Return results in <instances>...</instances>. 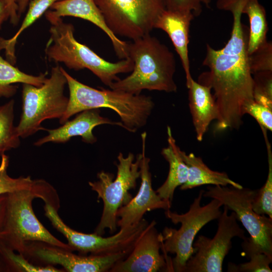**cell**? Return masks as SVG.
I'll list each match as a JSON object with an SVG mask.
<instances>
[{
	"label": "cell",
	"instance_id": "29",
	"mask_svg": "<svg viewBox=\"0 0 272 272\" xmlns=\"http://www.w3.org/2000/svg\"><path fill=\"white\" fill-rule=\"evenodd\" d=\"M265 141L268 164V171L264 184L257 189L252 204L255 213L260 215H267L272 219V153L268 141L266 131H262Z\"/></svg>",
	"mask_w": 272,
	"mask_h": 272
},
{
	"label": "cell",
	"instance_id": "15",
	"mask_svg": "<svg viewBox=\"0 0 272 272\" xmlns=\"http://www.w3.org/2000/svg\"><path fill=\"white\" fill-rule=\"evenodd\" d=\"M147 133L142 135V158L140 164L141 183L137 195L117 212V226L120 228L135 225L149 211L157 209L169 210L171 202L162 199L155 191L152 184L150 172V159L146 156Z\"/></svg>",
	"mask_w": 272,
	"mask_h": 272
},
{
	"label": "cell",
	"instance_id": "2",
	"mask_svg": "<svg viewBox=\"0 0 272 272\" xmlns=\"http://www.w3.org/2000/svg\"><path fill=\"white\" fill-rule=\"evenodd\" d=\"M127 48L133 63L131 74L113 82L111 89L135 95L143 90L177 91L175 56L166 45L149 34L128 42Z\"/></svg>",
	"mask_w": 272,
	"mask_h": 272
},
{
	"label": "cell",
	"instance_id": "10",
	"mask_svg": "<svg viewBox=\"0 0 272 272\" xmlns=\"http://www.w3.org/2000/svg\"><path fill=\"white\" fill-rule=\"evenodd\" d=\"M44 210L46 217L65 237L73 251L84 255H107L130 249L149 224L143 218L135 225L120 228L112 236L103 237L95 233L87 234L72 229L59 217L58 210L49 203H45Z\"/></svg>",
	"mask_w": 272,
	"mask_h": 272
},
{
	"label": "cell",
	"instance_id": "13",
	"mask_svg": "<svg viewBox=\"0 0 272 272\" xmlns=\"http://www.w3.org/2000/svg\"><path fill=\"white\" fill-rule=\"evenodd\" d=\"M132 247L107 255L76 254L72 251L42 242H30L23 253L29 260L39 265H59L68 272H109L118 262L124 259Z\"/></svg>",
	"mask_w": 272,
	"mask_h": 272
},
{
	"label": "cell",
	"instance_id": "36",
	"mask_svg": "<svg viewBox=\"0 0 272 272\" xmlns=\"http://www.w3.org/2000/svg\"><path fill=\"white\" fill-rule=\"evenodd\" d=\"M30 0H16L17 6V12L19 17L26 10V7L29 4Z\"/></svg>",
	"mask_w": 272,
	"mask_h": 272
},
{
	"label": "cell",
	"instance_id": "14",
	"mask_svg": "<svg viewBox=\"0 0 272 272\" xmlns=\"http://www.w3.org/2000/svg\"><path fill=\"white\" fill-rule=\"evenodd\" d=\"M155 221L147 226L135 241L131 252L116 263L109 272L173 271L172 259L160 253L162 233H159Z\"/></svg>",
	"mask_w": 272,
	"mask_h": 272
},
{
	"label": "cell",
	"instance_id": "30",
	"mask_svg": "<svg viewBox=\"0 0 272 272\" xmlns=\"http://www.w3.org/2000/svg\"><path fill=\"white\" fill-rule=\"evenodd\" d=\"M254 101L272 108V72L253 74Z\"/></svg>",
	"mask_w": 272,
	"mask_h": 272
},
{
	"label": "cell",
	"instance_id": "21",
	"mask_svg": "<svg viewBox=\"0 0 272 272\" xmlns=\"http://www.w3.org/2000/svg\"><path fill=\"white\" fill-rule=\"evenodd\" d=\"M168 146L162 149L161 154L169 164L168 174L165 181L156 190L163 200L172 203L175 189L187 180V167L181 157L179 148L176 144L170 126H167Z\"/></svg>",
	"mask_w": 272,
	"mask_h": 272
},
{
	"label": "cell",
	"instance_id": "24",
	"mask_svg": "<svg viewBox=\"0 0 272 272\" xmlns=\"http://www.w3.org/2000/svg\"><path fill=\"white\" fill-rule=\"evenodd\" d=\"M243 254L249 259L248 262L236 264L229 262L228 271L230 272H271L269 265L272 258L266 255L261 248L250 237L243 239L241 243Z\"/></svg>",
	"mask_w": 272,
	"mask_h": 272
},
{
	"label": "cell",
	"instance_id": "33",
	"mask_svg": "<svg viewBox=\"0 0 272 272\" xmlns=\"http://www.w3.org/2000/svg\"><path fill=\"white\" fill-rule=\"evenodd\" d=\"M244 113L252 116L260 127L272 131V108L253 100L244 107Z\"/></svg>",
	"mask_w": 272,
	"mask_h": 272
},
{
	"label": "cell",
	"instance_id": "22",
	"mask_svg": "<svg viewBox=\"0 0 272 272\" xmlns=\"http://www.w3.org/2000/svg\"><path fill=\"white\" fill-rule=\"evenodd\" d=\"M242 13L247 15L249 22L247 47L249 55L267 41L266 11L258 0H248Z\"/></svg>",
	"mask_w": 272,
	"mask_h": 272
},
{
	"label": "cell",
	"instance_id": "3",
	"mask_svg": "<svg viewBox=\"0 0 272 272\" xmlns=\"http://www.w3.org/2000/svg\"><path fill=\"white\" fill-rule=\"evenodd\" d=\"M61 70L66 79L70 96L66 109L59 119L60 124L83 111L106 108L118 115L123 128L130 132H137L146 124L155 105L151 97L94 89L79 82L61 67Z\"/></svg>",
	"mask_w": 272,
	"mask_h": 272
},
{
	"label": "cell",
	"instance_id": "34",
	"mask_svg": "<svg viewBox=\"0 0 272 272\" xmlns=\"http://www.w3.org/2000/svg\"><path fill=\"white\" fill-rule=\"evenodd\" d=\"M19 18L16 0H0V29L3 24L9 19L15 25Z\"/></svg>",
	"mask_w": 272,
	"mask_h": 272
},
{
	"label": "cell",
	"instance_id": "4",
	"mask_svg": "<svg viewBox=\"0 0 272 272\" xmlns=\"http://www.w3.org/2000/svg\"><path fill=\"white\" fill-rule=\"evenodd\" d=\"M7 204L0 240L14 251L23 254L27 244L42 242L73 251L67 244L53 236L36 217L32 201L41 198L58 210L59 201L50 184L37 189H26L7 194Z\"/></svg>",
	"mask_w": 272,
	"mask_h": 272
},
{
	"label": "cell",
	"instance_id": "12",
	"mask_svg": "<svg viewBox=\"0 0 272 272\" xmlns=\"http://www.w3.org/2000/svg\"><path fill=\"white\" fill-rule=\"evenodd\" d=\"M228 210L224 206L213 238L199 235L193 242L194 252L186 262L184 272L223 271V261L232 247V239L238 237L243 240L246 237L245 231L237 222L236 214L233 212L228 215Z\"/></svg>",
	"mask_w": 272,
	"mask_h": 272
},
{
	"label": "cell",
	"instance_id": "28",
	"mask_svg": "<svg viewBox=\"0 0 272 272\" xmlns=\"http://www.w3.org/2000/svg\"><path fill=\"white\" fill-rule=\"evenodd\" d=\"M0 254L9 272H63L54 265L34 264L21 253L14 251L0 240Z\"/></svg>",
	"mask_w": 272,
	"mask_h": 272
},
{
	"label": "cell",
	"instance_id": "31",
	"mask_svg": "<svg viewBox=\"0 0 272 272\" xmlns=\"http://www.w3.org/2000/svg\"><path fill=\"white\" fill-rule=\"evenodd\" d=\"M249 63L252 75L261 72H272V43L267 41L249 54Z\"/></svg>",
	"mask_w": 272,
	"mask_h": 272
},
{
	"label": "cell",
	"instance_id": "23",
	"mask_svg": "<svg viewBox=\"0 0 272 272\" xmlns=\"http://www.w3.org/2000/svg\"><path fill=\"white\" fill-rule=\"evenodd\" d=\"M46 75V73L37 76L27 74L0 55V98H9L15 94L17 86L14 84L20 83L40 87L47 79Z\"/></svg>",
	"mask_w": 272,
	"mask_h": 272
},
{
	"label": "cell",
	"instance_id": "7",
	"mask_svg": "<svg viewBox=\"0 0 272 272\" xmlns=\"http://www.w3.org/2000/svg\"><path fill=\"white\" fill-rule=\"evenodd\" d=\"M66 83L61 67L57 65L52 68L50 77L42 86L23 84L22 112L16 126L20 137L25 138L44 129L41 124L45 120L62 116L69 102L63 93Z\"/></svg>",
	"mask_w": 272,
	"mask_h": 272
},
{
	"label": "cell",
	"instance_id": "27",
	"mask_svg": "<svg viewBox=\"0 0 272 272\" xmlns=\"http://www.w3.org/2000/svg\"><path fill=\"white\" fill-rule=\"evenodd\" d=\"M15 101L11 100L0 106V156L18 147L20 137L14 125Z\"/></svg>",
	"mask_w": 272,
	"mask_h": 272
},
{
	"label": "cell",
	"instance_id": "5",
	"mask_svg": "<svg viewBox=\"0 0 272 272\" xmlns=\"http://www.w3.org/2000/svg\"><path fill=\"white\" fill-rule=\"evenodd\" d=\"M50 36L45 53L49 61L62 62L67 67L79 71L87 69L109 87L120 79L119 74L131 72L133 63L129 57L116 62L105 60L74 37V28L61 18L50 22Z\"/></svg>",
	"mask_w": 272,
	"mask_h": 272
},
{
	"label": "cell",
	"instance_id": "9",
	"mask_svg": "<svg viewBox=\"0 0 272 272\" xmlns=\"http://www.w3.org/2000/svg\"><path fill=\"white\" fill-rule=\"evenodd\" d=\"M110 30L135 40L150 33L166 9L164 0H94Z\"/></svg>",
	"mask_w": 272,
	"mask_h": 272
},
{
	"label": "cell",
	"instance_id": "26",
	"mask_svg": "<svg viewBox=\"0 0 272 272\" xmlns=\"http://www.w3.org/2000/svg\"><path fill=\"white\" fill-rule=\"evenodd\" d=\"M0 164V195L26 189H37L47 187L49 183L43 179L33 180L29 176L13 178L8 174L9 157L1 156Z\"/></svg>",
	"mask_w": 272,
	"mask_h": 272
},
{
	"label": "cell",
	"instance_id": "1",
	"mask_svg": "<svg viewBox=\"0 0 272 272\" xmlns=\"http://www.w3.org/2000/svg\"><path fill=\"white\" fill-rule=\"evenodd\" d=\"M248 0H217V8L233 16L230 37L220 49L207 44L202 64L208 71L198 82L214 91L219 112L217 129H238L242 124L244 107L254 100V80L249 63V29L242 22L243 9Z\"/></svg>",
	"mask_w": 272,
	"mask_h": 272
},
{
	"label": "cell",
	"instance_id": "20",
	"mask_svg": "<svg viewBox=\"0 0 272 272\" xmlns=\"http://www.w3.org/2000/svg\"><path fill=\"white\" fill-rule=\"evenodd\" d=\"M179 154L188 169L186 181L180 186L182 190L192 189L203 185L226 186L228 185L241 188L243 186L231 179L225 172L215 171L210 169L202 159L193 153L187 154L179 150Z\"/></svg>",
	"mask_w": 272,
	"mask_h": 272
},
{
	"label": "cell",
	"instance_id": "35",
	"mask_svg": "<svg viewBox=\"0 0 272 272\" xmlns=\"http://www.w3.org/2000/svg\"><path fill=\"white\" fill-rule=\"evenodd\" d=\"M7 194L0 195V234L4 225L7 204Z\"/></svg>",
	"mask_w": 272,
	"mask_h": 272
},
{
	"label": "cell",
	"instance_id": "37",
	"mask_svg": "<svg viewBox=\"0 0 272 272\" xmlns=\"http://www.w3.org/2000/svg\"><path fill=\"white\" fill-rule=\"evenodd\" d=\"M0 272H9L8 267L0 254Z\"/></svg>",
	"mask_w": 272,
	"mask_h": 272
},
{
	"label": "cell",
	"instance_id": "11",
	"mask_svg": "<svg viewBox=\"0 0 272 272\" xmlns=\"http://www.w3.org/2000/svg\"><path fill=\"white\" fill-rule=\"evenodd\" d=\"M203 197L216 199L234 212L250 237L272 258V219L256 214L252 204L257 189L215 185L208 186Z\"/></svg>",
	"mask_w": 272,
	"mask_h": 272
},
{
	"label": "cell",
	"instance_id": "25",
	"mask_svg": "<svg viewBox=\"0 0 272 272\" xmlns=\"http://www.w3.org/2000/svg\"><path fill=\"white\" fill-rule=\"evenodd\" d=\"M59 0H31L27 14L19 29L10 39L0 37V50H5L7 60L13 64L16 61L15 45L20 34L45 13L51 6Z\"/></svg>",
	"mask_w": 272,
	"mask_h": 272
},
{
	"label": "cell",
	"instance_id": "8",
	"mask_svg": "<svg viewBox=\"0 0 272 272\" xmlns=\"http://www.w3.org/2000/svg\"><path fill=\"white\" fill-rule=\"evenodd\" d=\"M142 154H139L134 162V156L129 153L125 157L119 153L116 163L117 172L115 179L112 173L102 171L97 174L98 180L89 182L91 189L95 191L98 198L102 200L103 209L99 223L94 233L102 236L108 229L111 234L117 230V212L132 198L129 190L134 189L141 176L140 164Z\"/></svg>",
	"mask_w": 272,
	"mask_h": 272
},
{
	"label": "cell",
	"instance_id": "18",
	"mask_svg": "<svg viewBox=\"0 0 272 272\" xmlns=\"http://www.w3.org/2000/svg\"><path fill=\"white\" fill-rule=\"evenodd\" d=\"M194 18L190 13L165 9L159 16L154 26V28L165 32L170 38L180 57L187 88L193 79L190 73L188 46L190 26Z\"/></svg>",
	"mask_w": 272,
	"mask_h": 272
},
{
	"label": "cell",
	"instance_id": "32",
	"mask_svg": "<svg viewBox=\"0 0 272 272\" xmlns=\"http://www.w3.org/2000/svg\"><path fill=\"white\" fill-rule=\"evenodd\" d=\"M212 0H164L166 10L192 13L195 17L201 13L203 6L210 7Z\"/></svg>",
	"mask_w": 272,
	"mask_h": 272
},
{
	"label": "cell",
	"instance_id": "19",
	"mask_svg": "<svg viewBox=\"0 0 272 272\" xmlns=\"http://www.w3.org/2000/svg\"><path fill=\"white\" fill-rule=\"evenodd\" d=\"M188 89L189 107L198 141H202L211 122L219 118L211 89L193 79Z\"/></svg>",
	"mask_w": 272,
	"mask_h": 272
},
{
	"label": "cell",
	"instance_id": "6",
	"mask_svg": "<svg viewBox=\"0 0 272 272\" xmlns=\"http://www.w3.org/2000/svg\"><path fill=\"white\" fill-rule=\"evenodd\" d=\"M204 192L200 190L186 213L179 214L170 209L165 212L166 218L173 224H181L179 229L166 227L162 233L161 250L164 254L175 255L172 259L173 271L184 272L186 262L194 252L193 243L196 235L207 223L218 219L222 213L220 208L223 204L216 199L200 205Z\"/></svg>",
	"mask_w": 272,
	"mask_h": 272
},
{
	"label": "cell",
	"instance_id": "16",
	"mask_svg": "<svg viewBox=\"0 0 272 272\" xmlns=\"http://www.w3.org/2000/svg\"><path fill=\"white\" fill-rule=\"evenodd\" d=\"M45 13L49 22L64 16L87 20L101 29L110 39L116 55L120 59L128 57V42L116 36L109 28L94 0H59L53 3Z\"/></svg>",
	"mask_w": 272,
	"mask_h": 272
},
{
	"label": "cell",
	"instance_id": "17",
	"mask_svg": "<svg viewBox=\"0 0 272 272\" xmlns=\"http://www.w3.org/2000/svg\"><path fill=\"white\" fill-rule=\"evenodd\" d=\"M102 124L116 125L123 127L121 121H113L102 116L99 109H89L80 112L75 118L67 120L60 127L52 129L44 128V130L47 131L48 135L39 139L34 145L40 146L48 142L64 143L77 136L81 137L85 143L92 144L97 141L93 130Z\"/></svg>",
	"mask_w": 272,
	"mask_h": 272
}]
</instances>
